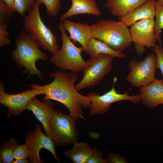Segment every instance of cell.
<instances>
[{"instance_id":"obj_31","label":"cell","mask_w":163,"mask_h":163,"mask_svg":"<svg viewBox=\"0 0 163 163\" xmlns=\"http://www.w3.org/2000/svg\"><path fill=\"white\" fill-rule=\"evenodd\" d=\"M29 161L27 158L25 159H16L13 160L12 163H28Z\"/></svg>"},{"instance_id":"obj_25","label":"cell","mask_w":163,"mask_h":163,"mask_svg":"<svg viewBox=\"0 0 163 163\" xmlns=\"http://www.w3.org/2000/svg\"><path fill=\"white\" fill-rule=\"evenodd\" d=\"M16 12L22 17L34 5L36 0H14Z\"/></svg>"},{"instance_id":"obj_7","label":"cell","mask_w":163,"mask_h":163,"mask_svg":"<svg viewBox=\"0 0 163 163\" xmlns=\"http://www.w3.org/2000/svg\"><path fill=\"white\" fill-rule=\"evenodd\" d=\"M75 121L69 115L55 110L50 123V137L55 145L65 146L77 141Z\"/></svg>"},{"instance_id":"obj_9","label":"cell","mask_w":163,"mask_h":163,"mask_svg":"<svg viewBox=\"0 0 163 163\" xmlns=\"http://www.w3.org/2000/svg\"><path fill=\"white\" fill-rule=\"evenodd\" d=\"M117 80V78H114L111 89L104 94L100 95L97 93L91 92L86 95L91 100L89 109V113L91 115L104 114L107 113L109 111L111 104L115 102L127 100L136 103L140 101L139 94L129 95L128 94V90L123 94L117 92L114 87Z\"/></svg>"},{"instance_id":"obj_4","label":"cell","mask_w":163,"mask_h":163,"mask_svg":"<svg viewBox=\"0 0 163 163\" xmlns=\"http://www.w3.org/2000/svg\"><path fill=\"white\" fill-rule=\"evenodd\" d=\"M58 28L61 34L62 47L49 58V62L62 70L77 73L82 71L88 65L82 56L83 48L76 46L71 41L66 34L62 21H60Z\"/></svg>"},{"instance_id":"obj_12","label":"cell","mask_w":163,"mask_h":163,"mask_svg":"<svg viewBox=\"0 0 163 163\" xmlns=\"http://www.w3.org/2000/svg\"><path fill=\"white\" fill-rule=\"evenodd\" d=\"M29 150L30 163H41L43 162L39 156L41 149L44 148L50 151L54 158L58 162L60 160L56 154L55 144L52 138L45 135L41 130V126H36L33 132L30 130L27 133L25 143Z\"/></svg>"},{"instance_id":"obj_18","label":"cell","mask_w":163,"mask_h":163,"mask_svg":"<svg viewBox=\"0 0 163 163\" xmlns=\"http://www.w3.org/2000/svg\"><path fill=\"white\" fill-rule=\"evenodd\" d=\"M147 0H106L105 6L110 14L120 18L141 5Z\"/></svg>"},{"instance_id":"obj_27","label":"cell","mask_w":163,"mask_h":163,"mask_svg":"<svg viewBox=\"0 0 163 163\" xmlns=\"http://www.w3.org/2000/svg\"><path fill=\"white\" fill-rule=\"evenodd\" d=\"M156 56V69H159L162 74L163 80V48L161 45L156 44L152 49Z\"/></svg>"},{"instance_id":"obj_17","label":"cell","mask_w":163,"mask_h":163,"mask_svg":"<svg viewBox=\"0 0 163 163\" xmlns=\"http://www.w3.org/2000/svg\"><path fill=\"white\" fill-rule=\"evenodd\" d=\"M71 0V7L59 18L61 21L76 15L89 14L98 16L101 14V10L95 0Z\"/></svg>"},{"instance_id":"obj_14","label":"cell","mask_w":163,"mask_h":163,"mask_svg":"<svg viewBox=\"0 0 163 163\" xmlns=\"http://www.w3.org/2000/svg\"><path fill=\"white\" fill-rule=\"evenodd\" d=\"M140 101L146 107L155 108L163 104V80L156 78L148 85L140 88Z\"/></svg>"},{"instance_id":"obj_24","label":"cell","mask_w":163,"mask_h":163,"mask_svg":"<svg viewBox=\"0 0 163 163\" xmlns=\"http://www.w3.org/2000/svg\"><path fill=\"white\" fill-rule=\"evenodd\" d=\"M62 0H36L40 5L43 4L46 8L47 15L50 17H56L62 9Z\"/></svg>"},{"instance_id":"obj_11","label":"cell","mask_w":163,"mask_h":163,"mask_svg":"<svg viewBox=\"0 0 163 163\" xmlns=\"http://www.w3.org/2000/svg\"><path fill=\"white\" fill-rule=\"evenodd\" d=\"M155 21L144 19L138 21L130 27L129 31L131 40L138 55L141 56L145 50V47L153 48L157 41L154 33Z\"/></svg>"},{"instance_id":"obj_10","label":"cell","mask_w":163,"mask_h":163,"mask_svg":"<svg viewBox=\"0 0 163 163\" xmlns=\"http://www.w3.org/2000/svg\"><path fill=\"white\" fill-rule=\"evenodd\" d=\"M4 82H0V104L7 108V117H16L24 110L30 100L36 96L43 94L41 90L35 88L25 90L16 94H10L5 92Z\"/></svg>"},{"instance_id":"obj_19","label":"cell","mask_w":163,"mask_h":163,"mask_svg":"<svg viewBox=\"0 0 163 163\" xmlns=\"http://www.w3.org/2000/svg\"><path fill=\"white\" fill-rule=\"evenodd\" d=\"M85 51L91 58L100 54L109 55L120 59L126 57L122 52L116 51L103 42L93 37L87 43Z\"/></svg>"},{"instance_id":"obj_29","label":"cell","mask_w":163,"mask_h":163,"mask_svg":"<svg viewBox=\"0 0 163 163\" xmlns=\"http://www.w3.org/2000/svg\"><path fill=\"white\" fill-rule=\"evenodd\" d=\"M108 159L109 162L112 163H127L126 160L121 155L113 153L108 154Z\"/></svg>"},{"instance_id":"obj_22","label":"cell","mask_w":163,"mask_h":163,"mask_svg":"<svg viewBox=\"0 0 163 163\" xmlns=\"http://www.w3.org/2000/svg\"><path fill=\"white\" fill-rule=\"evenodd\" d=\"M19 142L11 138L3 142L0 147V163H11L14 160V151Z\"/></svg>"},{"instance_id":"obj_16","label":"cell","mask_w":163,"mask_h":163,"mask_svg":"<svg viewBox=\"0 0 163 163\" xmlns=\"http://www.w3.org/2000/svg\"><path fill=\"white\" fill-rule=\"evenodd\" d=\"M156 3L155 0H147L141 5L120 18L119 20L129 27L142 20L153 19L155 17Z\"/></svg>"},{"instance_id":"obj_26","label":"cell","mask_w":163,"mask_h":163,"mask_svg":"<svg viewBox=\"0 0 163 163\" xmlns=\"http://www.w3.org/2000/svg\"><path fill=\"white\" fill-rule=\"evenodd\" d=\"M30 155L29 149L25 143L23 145H18L13 154L14 158L15 160L29 158Z\"/></svg>"},{"instance_id":"obj_3","label":"cell","mask_w":163,"mask_h":163,"mask_svg":"<svg viewBox=\"0 0 163 163\" xmlns=\"http://www.w3.org/2000/svg\"><path fill=\"white\" fill-rule=\"evenodd\" d=\"M127 27L120 20H100L91 25V34L114 50L122 52L132 42Z\"/></svg>"},{"instance_id":"obj_32","label":"cell","mask_w":163,"mask_h":163,"mask_svg":"<svg viewBox=\"0 0 163 163\" xmlns=\"http://www.w3.org/2000/svg\"><path fill=\"white\" fill-rule=\"evenodd\" d=\"M156 1L160 2H163V0H157Z\"/></svg>"},{"instance_id":"obj_5","label":"cell","mask_w":163,"mask_h":163,"mask_svg":"<svg viewBox=\"0 0 163 163\" xmlns=\"http://www.w3.org/2000/svg\"><path fill=\"white\" fill-rule=\"evenodd\" d=\"M40 5L36 1L27 14L23 17V27L43 50L53 55L60 49L57 37L42 20L39 10Z\"/></svg>"},{"instance_id":"obj_6","label":"cell","mask_w":163,"mask_h":163,"mask_svg":"<svg viewBox=\"0 0 163 163\" xmlns=\"http://www.w3.org/2000/svg\"><path fill=\"white\" fill-rule=\"evenodd\" d=\"M114 58L110 55L100 54L88 59V66L82 71V80L75 85L76 90L78 91L98 85L111 70Z\"/></svg>"},{"instance_id":"obj_33","label":"cell","mask_w":163,"mask_h":163,"mask_svg":"<svg viewBox=\"0 0 163 163\" xmlns=\"http://www.w3.org/2000/svg\"><path fill=\"white\" fill-rule=\"evenodd\" d=\"M161 3H162V5L163 6V2H161Z\"/></svg>"},{"instance_id":"obj_20","label":"cell","mask_w":163,"mask_h":163,"mask_svg":"<svg viewBox=\"0 0 163 163\" xmlns=\"http://www.w3.org/2000/svg\"><path fill=\"white\" fill-rule=\"evenodd\" d=\"M93 153V149L87 143L76 142L72 149L65 152V155L74 163H87Z\"/></svg>"},{"instance_id":"obj_8","label":"cell","mask_w":163,"mask_h":163,"mask_svg":"<svg viewBox=\"0 0 163 163\" xmlns=\"http://www.w3.org/2000/svg\"><path fill=\"white\" fill-rule=\"evenodd\" d=\"M128 66L130 71L126 79L136 87L146 86L155 79L156 56L154 53L149 54L142 61L132 59Z\"/></svg>"},{"instance_id":"obj_13","label":"cell","mask_w":163,"mask_h":163,"mask_svg":"<svg viewBox=\"0 0 163 163\" xmlns=\"http://www.w3.org/2000/svg\"><path fill=\"white\" fill-rule=\"evenodd\" d=\"M53 104L50 100L42 102L36 96L30 100L26 108V109L32 112L41 123L46 135L50 136V123L55 111L53 107Z\"/></svg>"},{"instance_id":"obj_15","label":"cell","mask_w":163,"mask_h":163,"mask_svg":"<svg viewBox=\"0 0 163 163\" xmlns=\"http://www.w3.org/2000/svg\"><path fill=\"white\" fill-rule=\"evenodd\" d=\"M63 22L64 27L69 34V39L78 42L85 51L87 43L93 37L91 26L87 24L76 22L68 19Z\"/></svg>"},{"instance_id":"obj_1","label":"cell","mask_w":163,"mask_h":163,"mask_svg":"<svg viewBox=\"0 0 163 163\" xmlns=\"http://www.w3.org/2000/svg\"><path fill=\"white\" fill-rule=\"evenodd\" d=\"M50 76L53 79L49 84L30 85L31 88L41 90L44 92L42 101L52 100L58 101L68 109L69 115L75 120L83 118V109L89 108L91 100L87 96L80 94L75 88V83L79 78L78 73H66L60 70L51 72Z\"/></svg>"},{"instance_id":"obj_2","label":"cell","mask_w":163,"mask_h":163,"mask_svg":"<svg viewBox=\"0 0 163 163\" xmlns=\"http://www.w3.org/2000/svg\"><path fill=\"white\" fill-rule=\"evenodd\" d=\"M15 43L16 47L13 50L11 56L18 68H24L22 72L28 74V77L36 75L43 79V73L37 68L36 62L39 60L46 61V54L40 50L37 41L25 32L23 27L17 36Z\"/></svg>"},{"instance_id":"obj_21","label":"cell","mask_w":163,"mask_h":163,"mask_svg":"<svg viewBox=\"0 0 163 163\" xmlns=\"http://www.w3.org/2000/svg\"><path fill=\"white\" fill-rule=\"evenodd\" d=\"M14 11L3 1L0 0V46L8 45L11 43L8 38L9 33L7 30Z\"/></svg>"},{"instance_id":"obj_28","label":"cell","mask_w":163,"mask_h":163,"mask_svg":"<svg viewBox=\"0 0 163 163\" xmlns=\"http://www.w3.org/2000/svg\"><path fill=\"white\" fill-rule=\"evenodd\" d=\"M93 154L87 163H109L108 159L103 158L101 153L96 148L93 149Z\"/></svg>"},{"instance_id":"obj_23","label":"cell","mask_w":163,"mask_h":163,"mask_svg":"<svg viewBox=\"0 0 163 163\" xmlns=\"http://www.w3.org/2000/svg\"><path fill=\"white\" fill-rule=\"evenodd\" d=\"M155 11L154 33L157 41L161 45L162 41L161 33L163 29V6L161 2L156 1Z\"/></svg>"},{"instance_id":"obj_30","label":"cell","mask_w":163,"mask_h":163,"mask_svg":"<svg viewBox=\"0 0 163 163\" xmlns=\"http://www.w3.org/2000/svg\"><path fill=\"white\" fill-rule=\"evenodd\" d=\"M14 12H16L14 0H2Z\"/></svg>"}]
</instances>
